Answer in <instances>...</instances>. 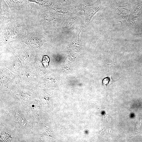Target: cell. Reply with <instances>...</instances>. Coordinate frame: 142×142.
<instances>
[{"mask_svg": "<svg viewBox=\"0 0 142 142\" xmlns=\"http://www.w3.org/2000/svg\"><path fill=\"white\" fill-rule=\"evenodd\" d=\"M8 4L13 9H18L25 8H30L27 0H6Z\"/></svg>", "mask_w": 142, "mask_h": 142, "instance_id": "cell-1", "label": "cell"}, {"mask_svg": "<svg viewBox=\"0 0 142 142\" xmlns=\"http://www.w3.org/2000/svg\"><path fill=\"white\" fill-rule=\"evenodd\" d=\"M28 1L34 2L42 7H45L50 3L49 0H28Z\"/></svg>", "mask_w": 142, "mask_h": 142, "instance_id": "cell-2", "label": "cell"}, {"mask_svg": "<svg viewBox=\"0 0 142 142\" xmlns=\"http://www.w3.org/2000/svg\"><path fill=\"white\" fill-rule=\"evenodd\" d=\"M112 80L111 78L110 77L106 78L104 79L103 82V84L104 85H106L107 86L108 84H109L112 81H110Z\"/></svg>", "mask_w": 142, "mask_h": 142, "instance_id": "cell-3", "label": "cell"}]
</instances>
